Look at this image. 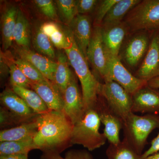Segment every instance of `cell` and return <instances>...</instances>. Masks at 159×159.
Here are the masks:
<instances>
[{"label": "cell", "mask_w": 159, "mask_h": 159, "mask_svg": "<svg viewBox=\"0 0 159 159\" xmlns=\"http://www.w3.org/2000/svg\"><path fill=\"white\" fill-rule=\"evenodd\" d=\"M106 54L107 74L104 81L109 80L117 83L131 96L140 89L147 85V81L139 79L129 72L122 65L119 56H113L107 52Z\"/></svg>", "instance_id": "52a82bcc"}, {"label": "cell", "mask_w": 159, "mask_h": 159, "mask_svg": "<svg viewBox=\"0 0 159 159\" xmlns=\"http://www.w3.org/2000/svg\"><path fill=\"white\" fill-rule=\"evenodd\" d=\"M13 40L19 47L29 48L30 27L25 16L20 9L18 10L16 23L13 34Z\"/></svg>", "instance_id": "cb8c5ba5"}, {"label": "cell", "mask_w": 159, "mask_h": 159, "mask_svg": "<svg viewBox=\"0 0 159 159\" xmlns=\"http://www.w3.org/2000/svg\"><path fill=\"white\" fill-rule=\"evenodd\" d=\"M42 115L30 122L0 132V142L32 140L37 134Z\"/></svg>", "instance_id": "e0dca14e"}, {"label": "cell", "mask_w": 159, "mask_h": 159, "mask_svg": "<svg viewBox=\"0 0 159 159\" xmlns=\"http://www.w3.org/2000/svg\"><path fill=\"white\" fill-rule=\"evenodd\" d=\"M147 159H159V153L153 155L149 157Z\"/></svg>", "instance_id": "ab89813d"}, {"label": "cell", "mask_w": 159, "mask_h": 159, "mask_svg": "<svg viewBox=\"0 0 159 159\" xmlns=\"http://www.w3.org/2000/svg\"><path fill=\"white\" fill-rule=\"evenodd\" d=\"M140 0H119L111 9L102 23V27L114 25L122 22V19L139 2Z\"/></svg>", "instance_id": "44dd1931"}, {"label": "cell", "mask_w": 159, "mask_h": 159, "mask_svg": "<svg viewBox=\"0 0 159 159\" xmlns=\"http://www.w3.org/2000/svg\"><path fill=\"white\" fill-rule=\"evenodd\" d=\"M4 60L9 68L11 86H16L24 88L31 89V81L23 74L12 58L7 57Z\"/></svg>", "instance_id": "f1b7e54d"}, {"label": "cell", "mask_w": 159, "mask_h": 159, "mask_svg": "<svg viewBox=\"0 0 159 159\" xmlns=\"http://www.w3.org/2000/svg\"><path fill=\"white\" fill-rule=\"evenodd\" d=\"M159 152V134L152 140L149 148L141 155V159H147Z\"/></svg>", "instance_id": "8d00e7d4"}, {"label": "cell", "mask_w": 159, "mask_h": 159, "mask_svg": "<svg viewBox=\"0 0 159 159\" xmlns=\"http://www.w3.org/2000/svg\"><path fill=\"white\" fill-rule=\"evenodd\" d=\"M21 124H22L8 110L1 106L0 127L1 130L13 128Z\"/></svg>", "instance_id": "1f68e13d"}, {"label": "cell", "mask_w": 159, "mask_h": 159, "mask_svg": "<svg viewBox=\"0 0 159 159\" xmlns=\"http://www.w3.org/2000/svg\"><path fill=\"white\" fill-rule=\"evenodd\" d=\"M87 58L101 77L105 79L107 74V59L100 26H95L93 30L87 51Z\"/></svg>", "instance_id": "9c48e42d"}, {"label": "cell", "mask_w": 159, "mask_h": 159, "mask_svg": "<svg viewBox=\"0 0 159 159\" xmlns=\"http://www.w3.org/2000/svg\"><path fill=\"white\" fill-rule=\"evenodd\" d=\"M12 60L31 82H40L48 80L35 67L25 60L20 57L12 59Z\"/></svg>", "instance_id": "4dcf8cb0"}, {"label": "cell", "mask_w": 159, "mask_h": 159, "mask_svg": "<svg viewBox=\"0 0 159 159\" xmlns=\"http://www.w3.org/2000/svg\"><path fill=\"white\" fill-rule=\"evenodd\" d=\"M18 10L15 6L6 8L1 16V31L3 51L11 47L13 40V31L16 23Z\"/></svg>", "instance_id": "ffe728a7"}, {"label": "cell", "mask_w": 159, "mask_h": 159, "mask_svg": "<svg viewBox=\"0 0 159 159\" xmlns=\"http://www.w3.org/2000/svg\"><path fill=\"white\" fill-rule=\"evenodd\" d=\"M126 24L121 22L114 25L101 27L102 41L107 53L119 56V51L126 31Z\"/></svg>", "instance_id": "ac0fdd59"}, {"label": "cell", "mask_w": 159, "mask_h": 159, "mask_svg": "<svg viewBox=\"0 0 159 159\" xmlns=\"http://www.w3.org/2000/svg\"><path fill=\"white\" fill-rule=\"evenodd\" d=\"M119 1V0H104L101 2L95 17L96 26H100L99 25L102 24L109 11Z\"/></svg>", "instance_id": "e575fe53"}, {"label": "cell", "mask_w": 159, "mask_h": 159, "mask_svg": "<svg viewBox=\"0 0 159 159\" xmlns=\"http://www.w3.org/2000/svg\"><path fill=\"white\" fill-rule=\"evenodd\" d=\"M158 127V116L152 114L140 116L131 112L123 123L124 139L141 155L148 136Z\"/></svg>", "instance_id": "277c9868"}, {"label": "cell", "mask_w": 159, "mask_h": 159, "mask_svg": "<svg viewBox=\"0 0 159 159\" xmlns=\"http://www.w3.org/2000/svg\"><path fill=\"white\" fill-rule=\"evenodd\" d=\"M31 89L43 99L50 111L63 112V96L55 83L49 80L31 82Z\"/></svg>", "instance_id": "4fadbf2b"}, {"label": "cell", "mask_w": 159, "mask_h": 159, "mask_svg": "<svg viewBox=\"0 0 159 159\" xmlns=\"http://www.w3.org/2000/svg\"><path fill=\"white\" fill-rule=\"evenodd\" d=\"M147 84L152 88L159 89V76L149 80L148 81Z\"/></svg>", "instance_id": "f35d334b"}, {"label": "cell", "mask_w": 159, "mask_h": 159, "mask_svg": "<svg viewBox=\"0 0 159 159\" xmlns=\"http://www.w3.org/2000/svg\"><path fill=\"white\" fill-rule=\"evenodd\" d=\"M56 58L57 67L54 75V83L63 96L73 73L69 67L70 63L66 53L57 52Z\"/></svg>", "instance_id": "7402d4cb"}, {"label": "cell", "mask_w": 159, "mask_h": 159, "mask_svg": "<svg viewBox=\"0 0 159 159\" xmlns=\"http://www.w3.org/2000/svg\"><path fill=\"white\" fill-rule=\"evenodd\" d=\"M67 38L64 50L68 58L70 65L74 68L82 88V95L85 112L95 109L99 96L100 83L91 73L85 57L75 42L70 28L63 29Z\"/></svg>", "instance_id": "7a4b0ae2"}, {"label": "cell", "mask_w": 159, "mask_h": 159, "mask_svg": "<svg viewBox=\"0 0 159 159\" xmlns=\"http://www.w3.org/2000/svg\"><path fill=\"white\" fill-rule=\"evenodd\" d=\"M48 36L53 46L58 50H64L67 43V38L63 29L57 23L48 22L43 23L40 27Z\"/></svg>", "instance_id": "4316f807"}, {"label": "cell", "mask_w": 159, "mask_h": 159, "mask_svg": "<svg viewBox=\"0 0 159 159\" xmlns=\"http://www.w3.org/2000/svg\"><path fill=\"white\" fill-rule=\"evenodd\" d=\"M108 159H141V155L124 139L116 145L110 144L106 151Z\"/></svg>", "instance_id": "d4e9b609"}, {"label": "cell", "mask_w": 159, "mask_h": 159, "mask_svg": "<svg viewBox=\"0 0 159 159\" xmlns=\"http://www.w3.org/2000/svg\"><path fill=\"white\" fill-rule=\"evenodd\" d=\"M125 23L132 31L159 29V0L141 1L129 12Z\"/></svg>", "instance_id": "5b68a950"}, {"label": "cell", "mask_w": 159, "mask_h": 159, "mask_svg": "<svg viewBox=\"0 0 159 159\" xmlns=\"http://www.w3.org/2000/svg\"><path fill=\"white\" fill-rule=\"evenodd\" d=\"M34 2L38 8L46 16L53 20H57L58 16L53 1L35 0Z\"/></svg>", "instance_id": "d6a6232c"}, {"label": "cell", "mask_w": 159, "mask_h": 159, "mask_svg": "<svg viewBox=\"0 0 159 159\" xmlns=\"http://www.w3.org/2000/svg\"><path fill=\"white\" fill-rule=\"evenodd\" d=\"M74 124L64 112L50 111L41 116L40 123L33 141L37 149L43 152L40 159L60 154L72 146Z\"/></svg>", "instance_id": "6da1fadb"}, {"label": "cell", "mask_w": 159, "mask_h": 159, "mask_svg": "<svg viewBox=\"0 0 159 159\" xmlns=\"http://www.w3.org/2000/svg\"><path fill=\"white\" fill-rule=\"evenodd\" d=\"M16 52L20 58L33 65L47 79L54 83V75L57 67V61L36 53L30 48L19 47Z\"/></svg>", "instance_id": "5bb4252c"}, {"label": "cell", "mask_w": 159, "mask_h": 159, "mask_svg": "<svg viewBox=\"0 0 159 159\" xmlns=\"http://www.w3.org/2000/svg\"><path fill=\"white\" fill-rule=\"evenodd\" d=\"M11 87L12 91L23 99L35 113L42 115L50 111L43 99L33 90L16 86Z\"/></svg>", "instance_id": "603a6c76"}, {"label": "cell", "mask_w": 159, "mask_h": 159, "mask_svg": "<svg viewBox=\"0 0 159 159\" xmlns=\"http://www.w3.org/2000/svg\"><path fill=\"white\" fill-rule=\"evenodd\" d=\"M37 149L33 139L22 141H9L0 143V156L29 154L31 150Z\"/></svg>", "instance_id": "484cf974"}, {"label": "cell", "mask_w": 159, "mask_h": 159, "mask_svg": "<svg viewBox=\"0 0 159 159\" xmlns=\"http://www.w3.org/2000/svg\"><path fill=\"white\" fill-rule=\"evenodd\" d=\"M148 39L145 34L134 36L127 43L124 52V57L127 64L132 67L138 65L148 47Z\"/></svg>", "instance_id": "d6986e66"}, {"label": "cell", "mask_w": 159, "mask_h": 159, "mask_svg": "<svg viewBox=\"0 0 159 159\" xmlns=\"http://www.w3.org/2000/svg\"><path fill=\"white\" fill-rule=\"evenodd\" d=\"M63 112L74 125L80 121L85 113L77 79L74 73L63 96Z\"/></svg>", "instance_id": "8fae6325"}, {"label": "cell", "mask_w": 159, "mask_h": 159, "mask_svg": "<svg viewBox=\"0 0 159 159\" xmlns=\"http://www.w3.org/2000/svg\"><path fill=\"white\" fill-rule=\"evenodd\" d=\"M132 111L142 114L159 112V92L148 84L132 96Z\"/></svg>", "instance_id": "7c38bea8"}, {"label": "cell", "mask_w": 159, "mask_h": 159, "mask_svg": "<svg viewBox=\"0 0 159 159\" xmlns=\"http://www.w3.org/2000/svg\"><path fill=\"white\" fill-rule=\"evenodd\" d=\"M33 44L36 50L46 57L50 59L56 57L54 46L48 36L40 28L37 29L34 34Z\"/></svg>", "instance_id": "83f0119b"}, {"label": "cell", "mask_w": 159, "mask_h": 159, "mask_svg": "<svg viewBox=\"0 0 159 159\" xmlns=\"http://www.w3.org/2000/svg\"><path fill=\"white\" fill-rule=\"evenodd\" d=\"M1 106L5 107L21 122H30L40 115L35 113L11 89L6 88L0 95Z\"/></svg>", "instance_id": "30bf717a"}, {"label": "cell", "mask_w": 159, "mask_h": 159, "mask_svg": "<svg viewBox=\"0 0 159 159\" xmlns=\"http://www.w3.org/2000/svg\"><path fill=\"white\" fill-rule=\"evenodd\" d=\"M99 95H101L110 108L122 120L123 124L132 112V96L120 84L113 80H106L99 84Z\"/></svg>", "instance_id": "8992f818"}, {"label": "cell", "mask_w": 159, "mask_h": 159, "mask_svg": "<svg viewBox=\"0 0 159 159\" xmlns=\"http://www.w3.org/2000/svg\"><path fill=\"white\" fill-rule=\"evenodd\" d=\"M55 2L61 20L66 25H70L78 14L77 1L57 0Z\"/></svg>", "instance_id": "f546056e"}, {"label": "cell", "mask_w": 159, "mask_h": 159, "mask_svg": "<svg viewBox=\"0 0 159 159\" xmlns=\"http://www.w3.org/2000/svg\"><path fill=\"white\" fill-rule=\"evenodd\" d=\"M100 121L95 109L87 111L82 119L74 125L71 143L82 145L88 151L95 150L105 144V134L99 131Z\"/></svg>", "instance_id": "3957f363"}, {"label": "cell", "mask_w": 159, "mask_h": 159, "mask_svg": "<svg viewBox=\"0 0 159 159\" xmlns=\"http://www.w3.org/2000/svg\"><path fill=\"white\" fill-rule=\"evenodd\" d=\"M0 159H29L28 155L18 154L0 156Z\"/></svg>", "instance_id": "74e56055"}, {"label": "cell", "mask_w": 159, "mask_h": 159, "mask_svg": "<svg viewBox=\"0 0 159 159\" xmlns=\"http://www.w3.org/2000/svg\"><path fill=\"white\" fill-rule=\"evenodd\" d=\"M45 159H94L89 152L85 149H71L67 152L64 157L60 154L50 156Z\"/></svg>", "instance_id": "836d02e7"}, {"label": "cell", "mask_w": 159, "mask_h": 159, "mask_svg": "<svg viewBox=\"0 0 159 159\" xmlns=\"http://www.w3.org/2000/svg\"><path fill=\"white\" fill-rule=\"evenodd\" d=\"M95 109L99 116L100 122L104 125L103 134L107 140L110 144L116 145L119 143L121 142L120 131L123 128L122 120L110 108L101 95L98 96Z\"/></svg>", "instance_id": "ba28073f"}, {"label": "cell", "mask_w": 159, "mask_h": 159, "mask_svg": "<svg viewBox=\"0 0 159 159\" xmlns=\"http://www.w3.org/2000/svg\"><path fill=\"white\" fill-rule=\"evenodd\" d=\"M69 28L78 48L87 58V51L93 32L90 18L86 15L78 14Z\"/></svg>", "instance_id": "2e32d148"}, {"label": "cell", "mask_w": 159, "mask_h": 159, "mask_svg": "<svg viewBox=\"0 0 159 159\" xmlns=\"http://www.w3.org/2000/svg\"><path fill=\"white\" fill-rule=\"evenodd\" d=\"M98 1L97 0H79L77 1L78 14L84 15L93 10Z\"/></svg>", "instance_id": "d590c367"}, {"label": "cell", "mask_w": 159, "mask_h": 159, "mask_svg": "<svg viewBox=\"0 0 159 159\" xmlns=\"http://www.w3.org/2000/svg\"><path fill=\"white\" fill-rule=\"evenodd\" d=\"M137 75L139 79L147 82L159 76V35H156L152 39Z\"/></svg>", "instance_id": "9a60e30c"}]
</instances>
